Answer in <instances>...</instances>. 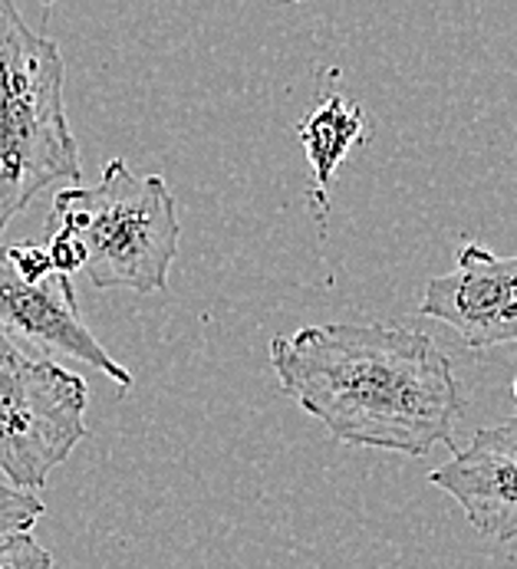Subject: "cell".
I'll return each instance as SVG.
<instances>
[{"label": "cell", "instance_id": "cell-10", "mask_svg": "<svg viewBox=\"0 0 517 569\" xmlns=\"http://www.w3.org/2000/svg\"><path fill=\"white\" fill-rule=\"evenodd\" d=\"M0 569H53V553L33 533H17L0 543Z\"/></svg>", "mask_w": 517, "mask_h": 569}, {"label": "cell", "instance_id": "cell-1", "mask_svg": "<svg viewBox=\"0 0 517 569\" xmlns=\"http://www.w3.org/2000/svg\"><path fill=\"white\" fill-rule=\"evenodd\" d=\"M270 369L297 406L352 448L426 458L455 441L465 408L451 359L406 326H304L274 336Z\"/></svg>", "mask_w": 517, "mask_h": 569}, {"label": "cell", "instance_id": "cell-4", "mask_svg": "<svg viewBox=\"0 0 517 569\" xmlns=\"http://www.w3.org/2000/svg\"><path fill=\"white\" fill-rule=\"evenodd\" d=\"M83 376L0 332V481L37 493L87 438Z\"/></svg>", "mask_w": 517, "mask_h": 569}, {"label": "cell", "instance_id": "cell-5", "mask_svg": "<svg viewBox=\"0 0 517 569\" xmlns=\"http://www.w3.org/2000/svg\"><path fill=\"white\" fill-rule=\"evenodd\" d=\"M0 332L33 356H67L99 369L116 386L129 389L132 372L116 362L80 317L77 287L67 277H50L37 287L20 283L0 250Z\"/></svg>", "mask_w": 517, "mask_h": 569}, {"label": "cell", "instance_id": "cell-3", "mask_svg": "<svg viewBox=\"0 0 517 569\" xmlns=\"http://www.w3.org/2000/svg\"><path fill=\"white\" fill-rule=\"evenodd\" d=\"M47 231H70L87 247L92 287L166 290L178 257V208L162 174H136L122 159L102 168L99 184H67L53 198Z\"/></svg>", "mask_w": 517, "mask_h": 569}, {"label": "cell", "instance_id": "cell-12", "mask_svg": "<svg viewBox=\"0 0 517 569\" xmlns=\"http://www.w3.org/2000/svg\"><path fill=\"white\" fill-rule=\"evenodd\" d=\"M47 257L57 277L73 280V273H80L87 267V247L80 244L70 231H47Z\"/></svg>", "mask_w": 517, "mask_h": 569}, {"label": "cell", "instance_id": "cell-7", "mask_svg": "<svg viewBox=\"0 0 517 569\" xmlns=\"http://www.w3.org/2000/svg\"><path fill=\"white\" fill-rule=\"evenodd\" d=\"M429 481L458 500L478 533L501 543L517 540V408L508 421L478 428L468 448H458Z\"/></svg>", "mask_w": 517, "mask_h": 569}, {"label": "cell", "instance_id": "cell-8", "mask_svg": "<svg viewBox=\"0 0 517 569\" xmlns=\"http://www.w3.org/2000/svg\"><path fill=\"white\" fill-rule=\"evenodd\" d=\"M300 146L307 152V162L314 171V191L320 198V208H327V188L344 164L349 149L362 139V109L344 96H327L300 126H297Z\"/></svg>", "mask_w": 517, "mask_h": 569}, {"label": "cell", "instance_id": "cell-2", "mask_svg": "<svg viewBox=\"0 0 517 569\" xmlns=\"http://www.w3.org/2000/svg\"><path fill=\"white\" fill-rule=\"evenodd\" d=\"M67 63L47 33L0 0V234L53 181L80 184V146L67 116Z\"/></svg>", "mask_w": 517, "mask_h": 569}, {"label": "cell", "instance_id": "cell-11", "mask_svg": "<svg viewBox=\"0 0 517 569\" xmlns=\"http://www.w3.org/2000/svg\"><path fill=\"white\" fill-rule=\"evenodd\" d=\"M3 257H7V263H10V270L17 273L20 283L37 287V283H43V280L57 277L53 267H50V257H47L43 244H13L3 250Z\"/></svg>", "mask_w": 517, "mask_h": 569}, {"label": "cell", "instance_id": "cell-6", "mask_svg": "<svg viewBox=\"0 0 517 569\" xmlns=\"http://www.w3.org/2000/svg\"><path fill=\"white\" fill-rule=\"evenodd\" d=\"M419 313L448 326L471 349L517 342V253L498 257L468 244L455 270L426 283Z\"/></svg>", "mask_w": 517, "mask_h": 569}, {"label": "cell", "instance_id": "cell-9", "mask_svg": "<svg viewBox=\"0 0 517 569\" xmlns=\"http://www.w3.org/2000/svg\"><path fill=\"white\" fill-rule=\"evenodd\" d=\"M40 517H43V500L37 493L10 488L7 481H0V543L17 533H30V527Z\"/></svg>", "mask_w": 517, "mask_h": 569}]
</instances>
